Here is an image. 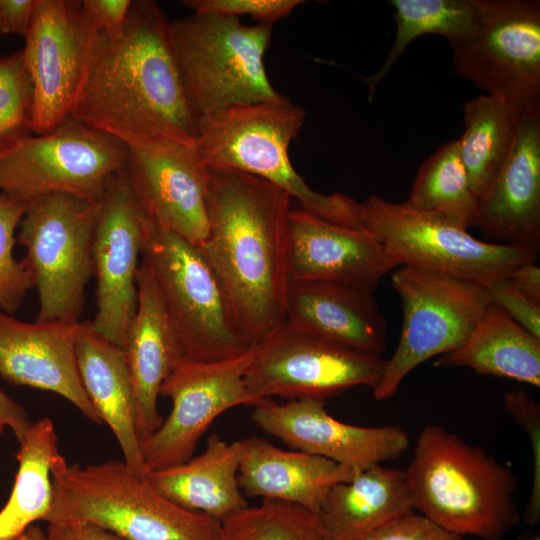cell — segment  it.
<instances>
[{
	"label": "cell",
	"mask_w": 540,
	"mask_h": 540,
	"mask_svg": "<svg viewBox=\"0 0 540 540\" xmlns=\"http://www.w3.org/2000/svg\"><path fill=\"white\" fill-rule=\"evenodd\" d=\"M131 0H81V6L95 31L112 33L126 22Z\"/></svg>",
	"instance_id": "ab89813d"
},
{
	"label": "cell",
	"mask_w": 540,
	"mask_h": 540,
	"mask_svg": "<svg viewBox=\"0 0 540 540\" xmlns=\"http://www.w3.org/2000/svg\"><path fill=\"white\" fill-rule=\"evenodd\" d=\"M126 160L124 143L69 117L56 129L28 134L0 152V192L27 201L63 193L99 202Z\"/></svg>",
	"instance_id": "8fae6325"
},
{
	"label": "cell",
	"mask_w": 540,
	"mask_h": 540,
	"mask_svg": "<svg viewBox=\"0 0 540 540\" xmlns=\"http://www.w3.org/2000/svg\"><path fill=\"white\" fill-rule=\"evenodd\" d=\"M371 289L332 282H290L284 327L345 349L381 355L387 323Z\"/></svg>",
	"instance_id": "7402d4cb"
},
{
	"label": "cell",
	"mask_w": 540,
	"mask_h": 540,
	"mask_svg": "<svg viewBox=\"0 0 540 540\" xmlns=\"http://www.w3.org/2000/svg\"><path fill=\"white\" fill-rule=\"evenodd\" d=\"M504 410L524 429L532 452V483L523 519L527 524L540 520V405L524 390L503 396Z\"/></svg>",
	"instance_id": "d590c367"
},
{
	"label": "cell",
	"mask_w": 540,
	"mask_h": 540,
	"mask_svg": "<svg viewBox=\"0 0 540 540\" xmlns=\"http://www.w3.org/2000/svg\"><path fill=\"white\" fill-rule=\"evenodd\" d=\"M509 278L525 297L540 306V268L536 261L519 265L510 273Z\"/></svg>",
	"instance_id": "ee69618b"
},
{
	"label": "cell",
	"mask_w": 540,
	"mask_h": 540,
	"mask_svg": "<svg viewBox=\"0 0 540 540\" xmlns=\"http://www.w3.org/2000/svg\"><path fill=\"white\" fill-rule=\"evenodd\" d=\"M478 201L461 159L459 139H454L422 162L404 203L467 230L473 224Z\"/></svg>",
	"instance_id": "1f68e13d"
},
{
	"label": "cell",
	"mask_w": 540,
	"mask_h": 540,
	"mask_svg": "<svg viewBox=\"0 0 540 540\" xmlns=\"http://www.w3.org/2000/svg\"><path fill=\"white\" fill-rule=\"evenodd\" d=\"M391 281L402 300L403 323L396 349L372 389L379 401L392 397L420 364L457 349L490 304L484 287L440 272L401 266Z\"/></svg>",
	"instance_id": "30bf717a"
},
{
	"label": "cell",
	"mask_w": 540,
	"mask_h": 540,
	"mask_svg": "<svg viewBox=\"0 0 540 540\" xmlns=\"http://www.w3.org/2000/svg\"><path fill=\"white\" fill-rule=\"evenodd\" d=\"M361 540H465L422 514L411 511L374 530Z\"/></svg>",
	"instance_id": "f35d334b"
},
{
	"label": "cell",
	"mask_w": 540,
	"mask_h": 540,
	"mask_svg": "<svg viewBox=\"0 0 540 540\" xmlns=\"http://www.w3.org/2000/svg\"><path fill=\"white\" fill-rule=\"evenodd\" d=\"M254 347L232 359L174 363L160 389L171 400V411L140 443L148 471L186 462L216 417L238 405L255 406L244 381Z\"/></svg>",
	"instance_id": "5bb4252c"
},
{
	"label": "cell",
	"mask_w": 540,
	"mask_h": 540,
	"mask_svg": "<svg viewBox=\"0 0 540 540\" xmlns=\"http://www.w3.org/2000/svg\"><path fill=\"white\" fill-rule=\"evenodd\" d=\"M79 327V321L24 322L0 311V376L14 385L54 392L102 424L77 369Z\"/></svg>",
	"instance_id": "44dd1931"
},
{
	"label": "cell",
	"mask_w": 540,
	"mask_h": 540,
	"mask_svg": "<svg viewBox=\"0 0 540 540\" xmlns=\"http://www.w3.org/2000/svg\"><path fill=\"white\" fill-rule=\"evenodd\" d=\"M141 263L152 274L181 358L222 361L254 347L200 247L148 215Z\"/></svg>",
	"instance_id": "8992f818"
},
{
	"label": "cell",
	"mask_w": 540,
	"mask_h": 540,
	"mask_svg": "<svg viewBox=\"0 0 540 540\" xmlns=\"http://www.w3.org/2000/svg\"><path fill=\"white\" fill-rule=\"evenodd\" d=\"M155 1H132L123 27L95 31L71 118L127 147L171 141L195 146L197 117Z\"/></svg>",
	"instance_id": "6da1fadb"
},
{
	"label": "cell",
	"mask_w": 540,
	"mask_h": 540,
	"mask_svg": "<svg viewBox=\"0 0 540 540\" xmlns=\"http://www.w3.org/2000/svg\"><path fill=\"white\" fill-rule=\"evenodd\" d=\"M398 266L366 228L338 225L301 208L290 210L291 282H332L374 290Z\"/></svg>",
	"instance_id": "d6986e66"
},
{
	"label": "cell",
	"mask_w": 540,
	"mask_h": 540,
	"mask_svg": "<svg viewBox=\"0 0 540 540\" xmlns=\"http://www.w3.org/2000/svg\"><path fill=\"white\" fill-rule=\"evenodd\" d=\"M473 37L453 50L452 69L485 94L540 100V1L479 0Z\"/></svg>",
	"instance_id": "4fadbf2b"
},
{
	"label": "cell",
	"mask_w": 540,
	"mask_h": 540,
	"mask_svg": "<svg viewBox=\"0 0 540 540\" xmlns=\"http://www.w3.org/2000/svg\"><path fill=\"white\" fill-rule=\"evenodd\" d=\"M472 226L504 244L539 252L540 100L525 105L511 149L479 198Z\"/></svg>",
	"instance_id": "ffe728a7"
},
{
	"label": "cell",
	"mask_w": 540,
	"mask_h": 540,
	"mask_svg": "<svg viewBox=\"0 0 540 540\" xmlns=\"http://www.w3.org/2000/svg\"><path fill=\"white\" fill-rule=\"evenodd\" d=\"M46 540H124L116 534L86 521L48 523Z\"/></svg>",
	"instance_id": "b9f144b4"
},
{
	"label": "cell",
	"mask_w": 540,
	"mask_h": 540,
	"mask_svg": "<svg viewBox=\"0 0 540 540\" xmlns=\"http://www.w3.org/2000/svg\"><path fill=\"white\" fill-rule=\"evenodd\" d=\"M19 444L14 486L0 510V540H15L34 522L46 521L52 505L51 468L60 454L53 422H32Z\"/></svg>",
	"instance_id": "f546056e"
},
{
	"label": "cell",
	"mask_w": 540,
	"mask_h": 540,
	"mask_svg": "<svg viewBox=\"0 0 540 540\" xmlns=\"http://www.w3.org/2000/svg\"><path fill=\"white\" fill-rule=\"evenodd\" d=\"M75 355L82 386L102 423L118 441L123 461L145 477L148 469L141 453L134 390L122 347L97 332L91 321H83Z\"/></svg>",
	"instance_id": "d4e9b609"
},
{
	"label": "cell",
	"mask_w": 540,
	"mask_h": 540,
	"mask_svg": "<svg viewBox=\"0 0 540 540\" xmlns=\"http://www.w3.org/2000/svg\"><path fill=\"white\" fill-rule=\"evenodd\" d=\"M411 511L405 470L372 465L329 490L318 513L322 540H361Z\"/></svg>",
	"instance_id": "484cf974"
},
{
	"label": "cell",
	"mask_w": 540,
	"mask_h": 540,
	"mask_svg": "<svg viewBox=\"0 0 540 540\" xmlns=\"http://www.w3.org/2000/svg\"><path fill=\"white\" fill-rule=\"evenodd\" d=\"M99 202L53 193L35 198L21 219L19 244L39 299L36 321H78L93 275Z\"/></svg>",
	"instance_id": "9c48e42d"
},
{
	"label": "cell",
	"mask_w": 540,
	"mask_h": 540,
	"mask_svg": "<svg viewBox=\"0 0 540 540\" xmlns=\"http://www.w3.org/2000/svg\"><path fill=\"white\" fill-rule=\"evenodd\" d=\"M518 540H540V536L538 534H528V535L522 536Z\"/></svg>",
	"instance_id": "bcb514c9"
},
{
	"label": "cell",
	"mask_w": 540,
	"mask_h": 540,
	"mask_svg": "<svg viewBox=\"0 0 540 540\" xmlns=\"http://www.w3.org/2000/svg\"><path fill=\"white\" fill-rule=\"evenodd\" d=\"M526 104L490 94L463 104L460 153L478 198L486 193L507 158Z\"/></svg>",
	"instance_id": "f1b7e54d"
},
{
	"label": "cell",
	"mask_w": 540,
	"mask_h": 540,
	"mask_svg": "<svg viewBox=\"0 0 540 540\" xmlns=\"http://www.w3.org/2000/svg\"><path fill=\"white\" fill-rule=\"evenodd\" d=\"M37 0H0V34L26 37Z\"/></svg>",
	"instance_id": "60d3db41"
},
{
	"label": "cell",
	"mask_w": 540,
	"mask_h": 540,
	"mask_svg": "<svg viewBox=\"0 0 540 540\" xmlns=\"http://www.w3.org/2000/svg\"><path fill=\"white\" fill-rule=\"evenodd\" d=\"M396 34L379 70L366 79L370 96L405 49L426 34L444 37L452 50L468 42L479 23V0H390Z\"/></svg>",
	"instance_id": "4dcf8cb0"
},
{
	"label": "cell",
	"mask_w": 540,
	"mask_h": 540,
	"mask_svg": "<svg viewBox=\"0 0 540 540\" xmlns=\"http://www.w3.org/2000/svg\"><path fill=\"white\" fill-rule=\"evenodd\" d=\"M30 201L0 192V311L16 313L28 291L34 287L25 261L13 255L15 231Z\"/></svg>",
	"instance_id": "836d02e7"
},
{
	"label": "cell",
	"mask_w": 540,
	"mask_h": 540,
	"mask_svg": "<svg viewBox=\"0 0 540 540\" xmlns=\"http://www.w3.org/2000/svg\"><path fill=\"white\" fill-rule=\"evenodd\" d=\"M360 203L362 227L372 232L399 266L448 274L482 287L509 277L539 252L479 240L440 216L376 195Z\"/></svg>",
	"instance_id": "ba28073f"
},
{
	"label": "cell",
	"mask_w": 540,
	"mask_h": 540,
	"mask_svg": "<svg viewBox=\"0 0 540 540\" xmlns=\"http://www.w3.org/2000/svg\"><path fill=\"white\" fill-rule=\"evenodd\" d=\"M125 171L151 219L192 244L205 240L209 172L198 159L195 146L160 141L127 147Z\"/></svg>",
	"instance_id": "ac0fdd59"
},
{
	"label": "cell",
	"mask_w": 540,
	"mask_h": 540,
	"mask_svg": "<svg viewBox=\"0 0 540 540\" xmlns=\"http://www.w3.org/2000/svg\"><path fill=\"white\" fill-rule=\"evenodd\" d=\"M324 404L317 399L282 404L265 399L254 407L252 419L294 450L356 470L397 458L410 445L409 436L397 425H352L331 416Z\"/></svg>",
	"instance_id": "e0dca14e"
},
{
	"label": "cell",
	"mask_w": 540,
	"mask_h": 540,
	"mask_svg": "<svg viewBox=\"0 0 540 540\" xmlns=\"http://www.w3.org/2000/svg\"><path fill=\"white\" fill-rule=\"evenodd\" d=\"M4 427L5 425L2 422H0V435L3 432Z\"/></svg>",
	"instance_id": "7dc6e473"
},
{
	"label": "cell",
	"mask_w": 540,
	"mask_h": 540,
	"mask_svg": "<svg viewBox=\"0 0 540 540\" xmlns=\"http://www.w3.org/2000/svg\"><path fill=\"white\" fill-rule=\"evenodd\" d=\"M405 473L414 510L451 533L500 540L520 519L513 471L440 425L421 431Z\"/></svg>",
	"instance_id": "3957f363"
},
{
	"label": "cell",
	"mask_w": 540,
	"mask_h": 540,
	"mask_svg": "<svg viewBox=\"0 0 540 540\" xmlns=\"http://www.w3.org/2000/svg\"><path fill=\"white\" fill-rule=\"evenodd\" d=\"M33 85L22 49L0 58V152L31 134Z\"/></svg>",
	"instance_id": "e575fe53"
},
{
	"label": "cell",
	"mask_w": 540,
	"mask_h": 540,
	"mask_svg": "<svg viewBox=\"0 0 540 540\" xmlns=\"http://www.w3.org/2000/svg\"><path fill=\"white\" fill-rule=\"evenodd\" d=\"M441 367H466L478 374L540 386V339L489 304L455 350L439 356Z\"/></svg>",
	"instance_id": "83f0119b"
},
{
	"label": "cell",
	"mask_w": 540,
	"mask_h": 540,
	"mask_svg": "<svg viewBox=\"0 0 540 540\" xmlns=\"http://www.w3.org/2000/svg\"><path fill=\"white\" fill-rule=\"evenodd\" d=\"M220 540H322L319 516L272 500L245 507L221 522Z\"/></svg>",
	"instance_id": "d6a6232c"
},
{
	"label": "cell",
	"mask_w": 540,
	"mask_h": 540,
	"mask_svg": "<svg viewBox=\"0 0 540 540\" xmlns=\"http://www.w3.org/2000/svg\"><path fill=\"white\" fill-rule=\"evenodd\" d=\"M305 117L304 108L285 96L200 117L197 157L206 168L238 170L269 181L296 198L301 209L324 220L362 227L359 202L338 192L314 191L294 169L289 146Z\"/></svg>",
	"instance_id": "277c9868"
},
{
	"label": "cell",
	"mask_w": 540,
	"mask_h": 540,
	"mask_svg": "<svg viewBox=\"0 0 540 540\" xmlns=\"http://www.w3.org/2000/svg\"><path fill=\"white\" fill-rule=\"evenodd\" d=\"M95 29L79 0H37L22 48L33 85L31 133L71 116Z\"/></svg>",
	"instance_id": "9a60e30c"
},
{
	"label": "cell",
	"mask_w": 540,
	"mask_h": 540,
	"mask_svg": "<svg viewBox=\"0 0 540 540\" xmlns=\"http://www.w3.org/2000/svg\"><path fill=\"white\" fill-rule=\"evenodd\" d=\"M0 422L10 428L18 442L24 438L31 421L25 409L0 388Z\"/></svg>",
	"instance_id": "7bdbcfd3"
},
{
	"label": "cell",
	"mask_w": 540,
	"mask_h": 540,
	"mask_svg": "<svg viewBox=\"0 0 540 540\" xmlns=\"http://www.w3.org/2000/svg\"><path fill=\"white\" fill-rule=\"evenodd\" d=\"M240 443L238 482L244 495L294 504L317 515L329 490L358 471L306 452L281 449L260 437Z\"/></svg>",
	"instance_id": "603a6c76"
},
{
	"label": "cell",
	"mask_w": 540,
	"mask_h": 540,
	"mask_svg": "<svg viewBox=\"0 0 540 540\" xmlns=\"http://www.w3.org/2000/svg\"><path fill=\"white\" fill-rule=\"evenodd\" d=\"M208 233L198 245L256 346L285 323L291 196L260 177L208 168Z\"/></svg>",
	"instance_id": "7a4b0ae2"
},
{
	"label": "cell",
	"mask_w": 540,
	"mask_h": 540,
	"mask_svg": "<svg viewBox=\"0 0 540 540\" xmlns=\"http://www.w3.org/2000/svg\"><path fill=\"white\" fill-rule=\"evenodd\" d=\"M272 26L205 12L170 21L173 52L197 119L283 96L264 65Z\"/></svg>",
	"instance_id": "52a82bcc"
},
{
	"label": "cell",
	"mask_w": 540,
	"mask_h": 540,
	"mask_svg": "<svg viewBox=\"0 0 540 540\" xmlns=\"http://www.w3.org/2000/svg\"><path fill=\"white\" fill-rule=\"evenodd\" d=\"M121 347L134 390L141 443L163 421L158 411L160 389L181 358L152 274L142 263L137 273V307Z\"/></svg>",
	"instance_id": "cb8c5ba5"
},
{
	"label": "cell",
	"mask_w": 540,
	"mask_h": 540,
	"mask_svg": "<svg viewBox=\"0 0 540 540\" xmlns=\"http://www.w3.org/2000/svg\"><path fill=\"white\" fill-rule=\"evenodd\" d=\"M51 478L48 523L86 521L124 540H220L221 522L174 503L123 460L82 467L59 454Z\"/></svg>",
	"instance_id": "5b68a950"
},
{
	"label": "cell",
	"mask_w": 540,
	"mask_h": 540,
	"mask_svg": "<svg viewBox=\"0 0 540 540\" xmlns=\"http://www.w3.org/2000/svg\"><path fill=\"white\" fill-rule=\"evenodd\" d=\"M385 362L382 355L331 345L283 326L254 347L244 381L255 406L273 396L325 401L353 387L373 389Z\"/></svg>",
	"instance_id": "7c38bea8"
},
{
	"label": "cell",
	"mask_w": 540,
	"mask_h": 540,
	"mask_svg": "<svg viewBox=\"0 0 540 540\" xmlns=\"http://www.w3.org/2000/svg\"><path fill=\"white\" fill-rule=\"evenodd\" d=\"M15 540H46V533L40 527L33 524Z\"/></svg>",
	"instance_id": "f6af8a7d"
},
{
	"label": "cell",
	"mask_w": 540,
	"mask_h": 540,
	"mask_svg": "<svg viewBox=\"0 0 540 540\" xmlns=\"http://www.w3.org/2000/svg\"><path fill=\"white\" fill-rule=\"evenodd\" d=\"M193 12L216 13L238 17L249 15L258 23H272L288 16L301 0H185Z\"/></svg>",
	"instance_id": "8d00e7d4"
},
{
	"label": "cell",
	"mask_w": 540,
	"mask_h": 540,
	"mask_svg": "<svg viewBox=\"0 0 540 540\" xmlns=\"http://www.w3.org/2000/svg\"><path fill=\"white\" fill-rule=\"evenodd\" d=\"M490 304L540 339V306L525 297L509 277L484 287Z\"/></svg>",
	"instance_id": "74e56055"
},
{
	"label": "cell",
	"mask_w": 540,
	"mask_h": 540,
	"mask_svg": "<svg viewBox=\"0 0 540 540\" xmlns=\"http://www.w3.org/2000/svg\"><path fill=\"white\" fill-rule=\"evenodd\" d=\"M240 456V440L229 443L212 434L198 456L145 477L174 503L222 522L248 506L238 482Z\"/></svg>",
	"instance_id": "4316f807"
},
{
	"label": "cell",
	"mask_w": 540,
	"mask_h": 540,
	"mask_svg": "<svg viewBox=\"0 0 540 540\" xmlns=\"http://www.w3.org/2000/svg\"><path fill=\"white\" fill-rule=\"evenodd\" d=\"M146 219L123 168L111 176L100 200L92 248L97 310L91 323L119 346L137 307Z\"/></svg>",
	"instance_id": "2e32d148"
}]
</instances>
